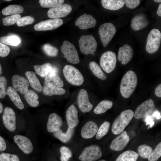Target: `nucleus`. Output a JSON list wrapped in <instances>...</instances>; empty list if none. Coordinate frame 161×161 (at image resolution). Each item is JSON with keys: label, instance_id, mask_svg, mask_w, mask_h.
<instances>
[{"label": "nucleus", "instance_id": "1", "mask_svg": "<svg viewBox=\"0 0 161 161\" xmlns=\"http://www.w3.org/2000/svg\"><path fill=\"white\" fill-rule=\"evenodd\" d=\"M137 83V78L135 72L132 70L128 71L121 81L120 91L122 96L125 98L129 97L134 91Z\"/></svg>", "mask_w": 161, "mask_h": 161}, {"label": "nucleus", "instance_id": "2", "mask_svg": "<svg viewBox=\"0 0 161 161\" xmlns=\"http://www.w3.org/2000/svg\"><path fill=\"white\" fill-rule=\"evenodd\" d=\"M134 116V113L131 109H127L122 112L113 122L111 129L112 133L117 135L123 132Z\"/></svg>", "mask_w": 161, "mask_h": 161}, {"label": "nucleus", "instance_id": "3", "mask_svg": "<svg viewBox=\"0 0 161 161\" xmlns=\"http://www.w3.org/2000/svg\"><path fill=\"white\" fill-rule=\"evenodd\" d=\"M63 73L66 80L72 85L80 86L84 82V78L81 72L72 65H66L63 68Z\"/></svg>", "mask_w": 161, "mask_h": 161}, {"label": "nucleus", "instance_id": "4", "mask_svg": "<svg viewBox=\"0 0 161 161\" xmlns=\"http://www.w3.org/2000/svg\"><path fill=\"white\" fill-rule=\"evenodd\" d=\"M79 44L80 51L82 53L86 55L88 54L95 55L97 43L92 35L81 36L79 40Z\"/></svg>", "mask_w": 161, "mask_h": 161}, {"label": "nucleus", "instance_id": "5", "mask_svg": "<svg viewBox=\"0 0 161 161\" xmlns=\"http://www.w3.org/2000/svg\"><path fill=\"white\" fill-rule=\"evenodd\" d=\"M161 33L157 29H152L148 34L145 47L146 51L153 53L158 49L161 43Z\"/></svg>", "mask_w": 161, "mask_h": 161}, {"label": "nucleus", "instance_id": "6", "mask_svg": "<svg viewBox=\"0 0 161 161\" xmlns=\"http://www.w3.org/2000/svg\"><path fill=\"white\" fill-rule=\"evenodd\" d=\"M117 63L115 53L111 51L104 52L101 56L100 64L103 69L107 73L112 72L114 69Z\"/></svg>", "mask_w": 161, "mask_h": 161}, {"label": "nucleus", "instance_id": "7", "mask_svg": "<svg viewBox=\"0 0 161 161\" xmlns=\"http://www.w3.org/2000/svg\"><path fill=\"white\" fill-rule=\"evenodd\" d=\"M116 30L114 25L110 22L105 23L99 27V33L104 47H106L109 44L114 35Z\"/></svg>", "mask_w": 161, "mask_h": 161}, {"label": "nucleus", "instance_id": "8", "mask_svg": "<svg viewBox=\"0 0 161 161\" xmlns=\"http://www.w3.org/2000/svg\"><path fill=\"white\" fill-rule=\"evenodd\" d=\"M61 51L67 60L73 64L80 62L77 51L73 44L67 41H64L61 47Z\"/></svg>", "mask_w": 161, "mask_h": 161}, {"label": "nucleus", "instance_id": "9", "mask_svg": "<svg viewBox=\"0 0 161 161\" xmlns=\"http://www.w3.org/2000/svg\"><path fill=\"white\" fill-rule=\"evenodd\" d=\"M102 156L100 148L97 145H92L85 148L79 157L81 161H94Z\"/></svg>", "mask_w": 161, "mask_h": 161}, {"label": "nucleus", "instance_id": "10", "mask_svg": "<svg viewBox=\"0 0 161 161\" xmlns=\"http://www.w3.org/2000/svg\"><path fill=\"white\" fill-rule=\"evenodd\" d=\"M155 108L151 99L147 100L140 105L136 109L134 116L136 119L145 118L152 113Z\"/></svg>", "mask_w": 161, "mask_h": 161}, {"label": "nucleus", "instance_id": "11", "mask_svg": "<svg viewBox=\"0 0 161 161\" xmlns=\"http://www.w3.org/2000/svg\"><path fill=\"white\" fill-rule=\"evenodd\" d=\"M72 8L70 5L62 4L50 8L47 12L48 16L52 18H59L65 17L71 12Z\"/></svg>", "mask_w": 161, "mask_h": 161}, {"label": "nucleus", "instance_id": "12", "mask_svg": "<svg viewBox=\"0 0 161 161\" xmlns=\"http://www.w3.org/2000/svg\"><path fill=\"white\" fill-rule=\"evenodd\" d=\"M2 119L4 125L9 131L13 132L16 128L15 113L12 108L6 107L4 110Z\"/></svg>", "mask_w": 161, "mask_h": 161}, {"label": "nucleus", "instance_id": "13", "mask_svg": "<svg viewBox=\"0 0 161 161\" xmlns=\"http://www.w3.org/2000/svg\"><path fill=\"white\" fill-rule=\"evenodd\" d=\"M63 23L60 18H54L42 21L35 24L34 26L36 31H46L55 29L61 26Z\"/></svg>", "mask_w": 161, "mask_h": 161}, {"label": "nucleus", "instance_id": "14", "mask_svg": "<svg viewBox=\"0 0 161 161\" xmlns=\"http://www.w3.org/2000/svg\"><path fill=\"white\" fill-rule=\"evenodd\" d=\"M130 138L126 131H123L112 141L110 146L111 149L116 151L122 150L129 143Z\"/></svg>", "mask_w": 161, "mask_h": 161}, {"label": "nucleus", "instance_id": "15", "mask_svg": "<svg viewBox=\"0 0 161 161\" xmlns=\"http://www.w3.org/2000/svg\"><path fill=\"white\" fill-rule=\"evenodd\" d=\"M77 101L79 109L83 113L89 112L93 108L92 104L89 101L87 92L84 89H81L79 91Z\"/></svg>", "mask_w": 161, "mask_h": 161}, {"label": "nucleus", "instance_id": "16", "mask_svg": "<svg viewBox=\"0 0 161 161\" xmlns=\"http://www.w3.org/2000/svg\"><path fill=\"white\" fill-rule=\"evenodd\" d=\"M96 23V20L92 16L85 13L76 20L75 25L80 29L86 30L94 27Z\"/></svg>", "mask_w": 161, "mask_h": 161}, {"label": "nucleus", "instance_id": "17", "mask_svg": "<svg viewBox=\"0 0 161 161\" xmlns=\"http://www.w3.org/2000/svg\"><path fill=\"white\" fill-rule=\"evenodd\" d=\"M13 88L21 94H24L28 90L29 83L24 77L17 75H14L11 78Z\"/></svg>", "mask_w": 161, "mask_h": 161}, {"label": "nucleus", "instance_id": "18", "mask_svg": "<svg viewBox=\"0 0 161 161\" xmlns=\"http://www.w3.org/2000/svg\"><path fill=\"white\" fill-rule=\"evenodd\" d=\"M13 138L15 143L24 153L28 154L32 151L33 146L28 138L21 135H16Z\"/></svg>", "mask_w": 161, "mask_h": 161}, {"label": "nucleus", "instance_id": "19", "mask_svg": "<svg viewBox=\"0 0 161 161\" xmlns=\"http://www.w3.org/2000/svg\"><path fill=\"white\" fill-rule=\"evenodd\" d=\"M133 54L132 48L129 45L126 44L120 47L117 55L118 60L121 62L123 65L127 64L131 60Z\"/></svg>", "mask_w": 161, "mask_h": 161}, {"label": "nucleus", "instance_id": "20", "mask_svg": "<svg viewBox=\"0 0 161 161\" xmlns=\"http://www.w3.org/2000/svg\"><path fill=\"white\" fill-rule=\"evenodd\" d=\"M66 117L69 127L74 128L78 125L79 123L78 111L74 104H72L67 109Z\"/></svg>", "mask_w": 161, "mask_h": 161}, {"label": "nucleus", "instance_id": "21", "mask_svg": "<svg viewBox=\"0 0 161 161\" xmlns=\"http://www.w3.org/2000/svg\"><path fill=\"white\" fill-rule=\"evenodd\" d=\"M63 124L61 117L56 113H52L49 115L47 127V131L54 132L60 129Z\"/></svg>", "mask_w": 161, "mask_h": 161}, {"label": "nucleus", "instance_id": "22", "mask_svg": "<svg viewBox=\"0 0 161 161\" xmlns=\"http://www.w3.org/2000/svg\"><path fill=\"white\" fill-rule=\"evenodd\" d=\"M98 130L97 124L92 121H89L83 126L81 131L82 137L84 139H90L93 137Z\"/></svg>", "mask_w": 161, "mask_h": 161}, {"label": "nucleus", "instance_id": "23", "mask_svg": "<svg viewBox=\"0 0 161 161\" xmlns=\"http://www.w3.org/2000/svg\"><path fill=\"white\" fill-rule=\"evenodd\" d=\"M148 24V21L145 16L143 14H139L131 19V26L134 30L137 31L145 28Z\"/></svg>", "mask_w": 161, "mask_h": 161}, {"label": "nucleus", "instance_id": "24", "mask_svg": "<svg viewBox=\"0 0 161 161\" xmlns=\"http://www.w3.org/2000/svg\"><path fill=\"white\" fill-rule=\"evenodd\" d=\"M6 94L9 96L11 100L18 108L22 109L24 108V104L19 95L13 87L9 86L7 88Z\"/></svg>", "mask_w": 161, "mask_h": 161}, {"label": "nucleus", "instance_id": "25", "mask_svg": "<svg viewBox=\"0 0 161 161\" xmlns=\"http://www.w3.org/2000/svg\"><path fill=\"white\" fill-rule=\"evenodd\" d=\"M31 86L38 92H40L42 87L39 80L36 76V73L32 71H27L25 73Z\"/></svg>", "mask_w": 161, "mask_h": 161}, {"label": "nucleus", "instance_id": "26", "mask_svg": "<svg viewBox=\"0 0 161 161\" xmlns=\"http://www.w3.org/2000/svg\"><path fill=\"white\" fill-rule=\"evenodd\" d=\"M101 2L104 8L112 10L120 9L125 4L124 1L123 0H102Z\"/></svg>", "mask_w": 161, "mask_h": 161}, {"label": "nucleus", "instance_id": "27", "mask_svg": "<svg viewBox=\"0 0 161 161\" xmlns=\"http://www.w3.org/2000/svg\"><path fill=\"white\" fill-rule=\"evenodd\" d=\"M44 83L46 86L60 88H62L64 85L63 81L58 74L47 75L45 78Z\"/></svg>", "mask_w": 161, "mask_h": 161}, {"label": "nucleus", "instance_id": "28", "mask_svg": "<svg viewBox=\"0 0 161 161\" xmlns=\"http://www.w3.org/2000/svg\"><path fill=\"white\" fill-rule=\"evenodd\" d=\"M24 97L27 102L31 106L35 107L38 105L39 102L38 99L39 96L34 90H28L24 94Z\"/></svg>", "mask_w": 161, "mask_h": 161}, {"label": "nucleus", "instance_id": "29", "mask_svg": "<svg viewBox=\"0 0 161 161\" xmlns=\"http://www.w3.org/2000/svg\"><path fill=\"white\" fill-rule=\"evenodd\" d=\"M138 156V153L134 151L127 150L120 154L116 161H137Z\"/></svg>", "mask_w": 161, "mask_h": 161}, {"label": "nucleus", "instance_id": "30", "mask_svg": "<svg viewBox=\"0 0 161 161\" xmlns=\"http://www.w3.org/2000/svg\"><path fill=\"white\" fill-rule=\"evenodd\" d=\"M43 94L45 95H61L66 92L65 90L62 88L45 85L42 88Z\"/></svg>", "mask_w": 161, "mask_h": 161}, {"label": "nucleus", "instance_id": "31", "mask_svg": "<svg viewBox=\"0 0 161 161\" xmlns=\"http://www.w3.org/2000/svg\"><path fill=\"white\" fill-rule=\"evenodd\" d=\"M24 8L21 6L16 4L9 5L3 8L2 10L3 14L5 16L14 15L22 13Z\"/></svg>", "mask_w": 161, "mask_h": 161}, {"label": "nucleus", "instance_id": "32", "mask_svg": "<svg viewBox=\"0 0 161 161\" xmlns=\"http://www.w3.org/2000/svg\"><path fill=\"white\" fill-rule=\"evenodd\" d=\"M1 42L9 45L17 46L21 43L20 38L15 35H11L0 38Z\"/></svg>", "mask_w": 161, "mask_h": 161}, {"label": "nucleus", "instance_id": "33", "mask_svg": "<svg viewBox=\"0 0 161 161\" xmlns=\"http://www.w3.org/2000/svg\"><path fill=\"white\" fill-rule=\"evenodd\" d=\"M113 103L111 101L104 100L99 103L94 110V112L97 114L105 113L109 109L111 108Z\"/></svg>", "mask_w": 161, "mask_h": 161}, {"label": "nucleus", "instance_id": "34", "mask_svg": "<svg viewBox=\"0 0 161 161\" xmlns=\"http://www.w3.org/2000/svg\"><path fill=\"white\" fill-rule=\"evenodd\" d=\"M89 68L94 75L97 78L103 80H106L107 77L102 71L97 63L94 61L91 62L89 64Z\"/></svg>", "mask_w": 161, "mask_h": 161}, {"label": "nucleus", "instance_id": "35", "mask_svg": "<svg viewBox=\"0 0 161 161\" xmlns=\"http://www.w3.org/2000/svg\"><path fill=\"white\" fill-rule=\"evenodd\" d=\"M36 73L42 77H45L51 70L52 66L49 63H46L39 65H36L33 66Z\"/></svg>", "mask_w": 161, "mask_h": 161}, {"label": "nucleus", "instance_id": "36", "mask_svg": "<svg viewBox=\"0 0 161 161\" xmlns=\"http://www.w3.org/2000/svg\"><path fill=\"white\" fill-rule=\"evenodd\" d=\"M110 126V123L107 121H105L102 124L96 133V139L97 140H100L105 135L109 130Z\"/></svg>", "mask_w": 161, "mask_h": 161}, {"label": "nucleus", "instance_id": "37", "mask_svg": "<svg viewBox=\"0 0 161 161\" xmlns=\"http://www.w3.org/2000/svg\"><path fill=\"white\" fill-rule=\"evenodd\" d=\"M138 154L142 157L147 158L153 151L152 148L146 144L140 145L138 148Z\"/></svg>", "mask_w": 161, "mask_h": 161}, {"label": "nucleus", "instance_id": "38", "mask_svg": "<svg viewBox=\"0 0 161 161\" xmlns=\"http://www.w3.org/2000/svg\"><path fill=\"white\" fill-rule=\"evenodd\" d=\"M63 0H40L39 2L41 6L44 8H52L63 4Z\"/></svg>", "mask_w": 161, "mask_h": 161}, {"label": "nucleus", "instance_id": "39", "mask_svg": "<svg viewBox=\"0 0 161 161\" xmlns=\"http://www.w3.org/2000/svg\"><path fill=\"white\" fill-rule=\"evenodd\" d=\"M42 49L47 55L50 57L56 56L58 52L56 47L49 44H44L42 47Z\"/></svg>", "mask_w": 161, "mask_h": 161}, {"label": "nucleus", "instance_id": "40", "mask_svg": "<svg viewBox=\"0 0 161 161\" xmlns=\"http://www.w3.org/2000/svg\"><path fill=\"white\" fill-rule=\"evenodd\" d=\"M61 156V161H68L72 156V152L70 149L68 147L63 146L60 149Z\"/></svg>", "mask_w": 161, "mask_h": 161}, {"label": "nucleus", "instance_id": "41", "mask_svg": "<svg viewBox=\"0 0 161 161\" xmlns=\"http://www.w3.org/2000/svg\"><path fill=\"white\" fill-rule=\"evenodd\" d=\"M161 156V143L156 146L154 150L148 157V161H157Z\"/></svg>", "mask_w": 161, "mask_h": 161}, {"label": "nucleus", "instance_id": "42", "mask_svg": "<svg viewBox=\"0 0 161 161\" xmlns=\"http://www.w3.org/2000/svg\"><path fill=\"white\" fill-rule=\"evenodd\" d=\"M21 17V15L17 14L3 18L2 19L3 24L5 26H7L13 25L16 23Z\"/></svg>", "mask_w": 161, "mask_h": 161}, {"label": "nucleus", "instance_id": "43", "mask_svg": "<svg viewBox=\"0 0 161 161\" xmlns=\"http://www.w3.org/2000/svg\"><path fill=\"white\" fill-rule=\"evenodd\" d=\"M35 21L34 18L30 16H27L20 18L16 22L19 27H22L32 24Z\"/></svg>", "mask_w": 161, "mask_h": 161}, {"label": "nucleus", "instance_id": "44", "mask_svg": "<svg viewBox=\"0 0 161 161\" xmlns=\"http://www.w3.org/2000/svg\"><path fill=\"white\" fill-rule=\"evenodd\" d=\"M7 81L3 76H0V98H4L6 94Z\"/></svg>", "mask_w": 161, "mask_h": 161}, {"label": "nucleus", "instance_id": "45", "mask_svg": "<svg viewBox=\"0 0 161 161\" xmlns=\"http://www.w3.org/2000/svg\"><path fill=\"white\" fill-rule=\"evenodd\" d=\"M0 161H20V160L16 155L3 153L0 154Z\"/></svg>", "mask_w": 161, "mask_h": 161}, {"label": "nucleus", "instance_id": "46", "mask_svg": "<svg viewBox=\"0 0 161 161\" xmlns=\"http://www.w3.org/2000/svg\"><path fill=\"white\" fill-rule=\"evenodd\" d=\"M74 132V128L68 127L65 133L63 132L62 134V142L64 143L68 142L71 139Z\"/></svg>", "mask_w": 161, "mask_h": 161}, {"label": "nucleus", "instance_id": "47", "mask_svg": "<svg viewBox=\"0 0 161 161\" xmlns=\"http://www.w3.org/2000/svg\"><path fill=\"white\" fill-rule=\"evenodd\" d=\"M9 47L0 42V56L4 57L7 56L10 53Z\"/></svg>", "mask_w": 161, "mask_h": 161}, {"label": "nucleus", "instance_id": "48", "mask_svg": "<svg viewBox=\"0 0 161 161\" xmlns=\"http://www.w3.org/2000/svg\"><path fill=\"white\" fill-rule=\"evenodd\" d=\"M125 4L128 8L134 9L138 6L140 4L139 0H125Z\"/></svg>", "mask_w": 161, "mask_h": 161}, {"label": "nucleus", "instance_id": "49", "mask_svg": "<svg viewBox=\"0 0 161 161\" xmlns=\"http://www.w3.org/2000/svg\"><path fill=\"white\" fill-rule=\"evenodd\" d=\"M145 121L146 122V125H149L150 126L148 129H149V128H151L154 124L153 119L150 116H148L145 117Z\"/></svg>", "mask_w": 161, "mask_h": 161}, {"label": "nucleus", "instance_id": "50", "mask_svg": "<svg viewBox=\"0 0 161 161\" xmlns=\"http://www.w3.org/2000/svg\"><path fill=\"white\" fill-rule=\"evenodd\" d=\"M6 148V144L4 139L0 136V151H4Z\"/></svg>", "mask_w": 161, "mask_h": 161}, {"label": "nucleus", "instance_id": "51", "mask_svg": "<svg viewBox=\"0 0 161 161\" xmlns=\"http://www.w3.org/2000/svg\"><path fill=\"white\" fill-rule=\"evenodd\" d=\"M54 136L57 138L62 141V134L63 132L60 129L53 132Z\"/></svg>", "mask_w": 161, "mask_h": 161}, {"label": "nucleus", "instance_id": "52", "mask_svg": "<svg viewBox=\"0 0 161 161\" xmlns=\"http://www.w3.org/2000/svg\"><path fill=\"white\" fill-rule=\"evenodd\" d=\"M155 95L159 97H161V84H160L157 86L155 90Z\"/></svg>", "mask_w": 161, "mask_h": 161}, {"label": "nucleus", "instance_id": "53", "mask_svg": "<svg viewBox=\"0 0 161 161\" xmlns=\"http://www.w3.org/2000/svg\"><path fill=\"white\" fill-rule=\"evenodd\" d=\"M58 69L55 66H52V68L51 70L47 75H51L55 74H58Z\"/></svg>", "mask_w": 161, "mask_h": 161}, {"label": "nucleus", "instance_id": "54", "mask_svg": "<svg viewBox=\"0 0 161 161\" xmlns=\"http://www.w3.org/2000/svg\"><path fill=\"white\" fill-rule=\"evenodd\" d=\"M152 116L153 117H155L157 119L159 120L161 118V114L160 112L157 111L154 112Z\"/></svg>", "mask_w": 161, "mask_h": 161}, {"label": "nucleus", "instance_id": "55", "mask_svg": "<svg viewBox=\"0 0 161 161\" xmlns=\"http://www.w3.org/2000/svg\"><path fill=\"white\" fill-rule=\"evenodd\" d=\"M157 14L160 16H161V4H160L157 11Z\"/></svg>", "mask_w": 161, "mask_h": 161}, {"label": "nucleus", "instance_id": "56", "mask_svg": "<svg viewBox=\"0 0 161 161\" xmlns=\"http://www.w3.org/2000/svg\"><path fill=\"white\" fill-rule=\"evenodd\" d=\"M3 111V105L1 102H0V114Z\"/></svg>", "mask_w": 161, "mask_h": 161}, {"label": "nucleus", "instance_id": "57", "mask_svg": "<svg viewBox=\"0 0 161 161\" xmlns=\"http://www.w3.org/2000/svg\"><path fill=\"white\" fill-rule=\"evenodd\" d=\"M2 68L1 67V65L0 64V75L2 74Z\"/></svg>", "mask_w": 161, "mask_h": 161}, {"label": "nucleus", "instance_id": "58", "mask_svg": "<svg viewBox=\"0 0 161 161\" xmlns=\"http://www.w3.org/2000/svg\"><path fill=\"white\" fill-rule=\"evenodd\" d=\"M154 1L157 3H160L161 2L160 0H154Z\"/></svg>", "mask_w": 161, "mask_h": 161}, {"label": "nucleus", "instance_id": "59", "mask_svg": "<svg viewBox=\"0 0 161 161\" xmlns=\"http://www.w3.org/2000/svg\"><path fill=\"white\" fill-rule=\"evenodd\" d=\"M99 161H106L104 160H99Z\"/></svg>", "mask_w": 161, "mask_h": 161}, {"label": "nucleus", "instance_id": "60", "mask_svg": "<svg viewBox=\"0 0 161 161\" xmlns=\"http://www.w3.org/2000/svg\"><path fill=\"white\" fill-rule=\"evenodd\" d=\"M5 1H11V0H4Z\"/></svg>", "mask_w": 161, "mask_h": 161}]
</instances>
